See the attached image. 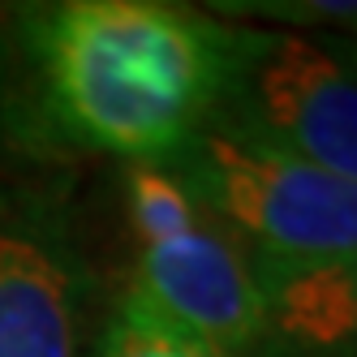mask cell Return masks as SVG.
I'll return each mask as SVG.
<instances>
[{
	"label": "cell",
	"mask_w": 357,
	"mask_h": 357,
	"mask_svg": "<svg viewBox=\"0 0 357 357\" xmlns=\"http://www.w3.org/2000/svg\"><path fill=\"white\" fill-rule=\"evenodd\" d=\"M241 26L160 0H69L35 22L61 130L130 164H168L220 116Z\"/></svg>",
	"instance_id": "cell-1"
},
{
	"label": "cell",
	"mask_w": 357,
	"mask_h": 357,
	"mask_svg": "<svg viewBox=\"0 0 357 357\" xmlns=\"http://www.w3.org/2000/svg\"><path fill=\"white\" fill-rule=\"evenodd\" d=\"M86 357H237V353L202 344V340L185 336V331L160 323L151 310H142L138 301L121 297Z\"/></svg>",
	"instance_id": "cell-7"
},
{
	"label": "cell",
	"mask_w": 357,
	"mask_h": 357,
	"mask_svg": "<svg viewBox=\"0 0 357 357\" xmlns=\"http://www.w3.org/2000/svg\"><path fill=\"white\" fill-rule=\"evenodd\" d=\"M86 267L43 194L0 190V357H86Z\"/></svg>",
	"instance_id": "cell-5"
},
{
	"label": "cell",
	"mask_w": 357,
	"mask_h": 357,
	"mask_svg": "<svg viewBox=\"0 0 357 357\" xmlns=\"http://www.w3.org/2000/svg\"><path fill=\"white\" fill-rule=\"evenodd\" d=\"M125 207L134 233L125 297L202 344L250 357L263 336V284L233 233L168 164H130Z\"/></svg>",
	"instance_id": "cell-3"
},
{
	"label": "cell",
	"mask_w": 357,
	"mask_h": 357,
	"mask_svg": "<svg viewBox=\"0 0 357 357\" xmlns=\"http://www.w3.org/2000/svg\"><path fill=\"white\" fill-rule=\"evenodd\" d=\"M259 284L263 336L250 357H357V254Z\"/></svg>",
	"instance_id": "cell-6"
},
{
	"label": "cell",
	"mask_w": 357,
	"mask_h": 357,
	"mask_svg": "<svg viewBox=\"0 0 357 357\" xmlns=\"http://www.w3.org/2000/svg\"><path fill=\"white\" fill-rule=\"evenodd\" d=\"M215 121L357 181V52L305 35L241 31Z\"/></svg>",
	"instance_id": "cell-4"
},
{
	"label": "cell",
	"mask_w": 357,
	"mask_h": 357,
	"mask_svg": "<svg viewBox=\"0 0 357 357\" xmlns=\"http://www.w3.org/2000/svg\"><path fill=\"white\" fill-rule=\"evenodd\" d=\"M168 168L233 233L259 280L357 254V181L271 151L220 121Z\"/></svg>",
	"instance_id": "cell-2"
}]
</instances>
